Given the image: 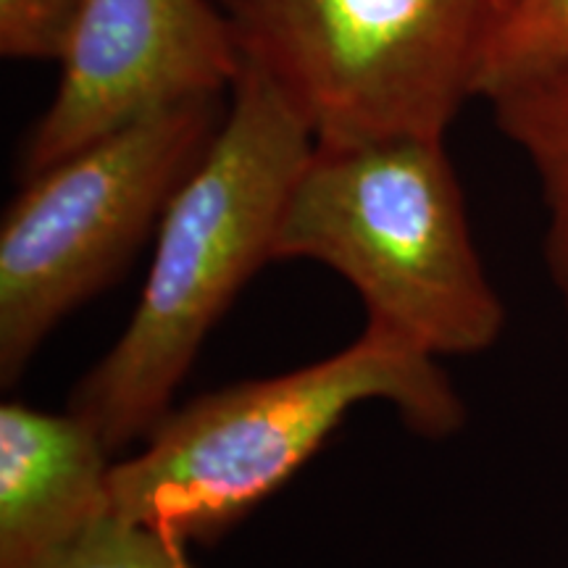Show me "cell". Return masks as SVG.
<instances>
[{"mask_svg":"<svg viewBox=\"0 0 568 568\" xmlns=\"http://www.w3.org/2000/svg\"><path fill=\"white\" fill-rule=\"evenodd\" d=\"M314 145L295 105L243 63L216 138L163 211L130 324L71 389L69 410L111 453L145 439L174 408L209 332L274 261L284 209Z\"/></svg>","mask_w":568,"mask_h":568,"instance_id":"cell-1","label":"cell"},{"mask_svg":"<svg viewBox=\"0 0 568 568\" xmlns=\"http://www.w3.org/2000/svg\"><path fill=\"white\" fill-rule=\"evenodd\" d=\"M82 0H0V53L13 61H59Z\"/></svg>","mask_w":568,"mask_h":568,"instance_id":"cell-11","label":"cell"},{"mask_svg":"<svg viewBox=\"0 0 568 568\" xmlns=\"http://www.w3.org/2000/svg\"><path fill=\"white\" fill-rule=\"evenodd\" d=\"M51 105L21 148V176L195 98L232 92L243 51L209 0H82Z\"/></svg>","mask_w":568,"mask_h":568,"instance_id":"cell-6","label":"cell"},{"mask_svg":"<svg viewBox=\"0 0 568 568\" xmlns=\"http://www.w3.org/2000/svg\"><path fill=\"white\" fill-rule=\"evenodd\" d=\"M190 545L169 531L109 514L48 568H193Z\"/></svg>","mask_w":568,"mask_h":568,"instance_id":"cell-10","label":"cell"},{"mask_svg":"<svg viewBox=\"0 0 568 568\" xmlns=\"http://www.w3.org/2000/svg\"><path fill=\"white\" fill-rule=\"evenodd\" d=\"M222 98L155 111L27 176L0 224V385L119 282L224 122Z\"/></svg>","mask_w":568,"mask_h":568,"instance_id":"cell-5","label":"cell"},{"mask_svg":"<svg viewBox=\"0 0 568 568\" xmlns=\"http://www.w3.org/2000/svg\"><path fill=\"white\" fill-rule=\"evenodd\" d=\"M274 261L332 268L358 293L366 324L432 358L485 353L506 326L439 138L314 145Z\"/></svg>","mask_w":568,"mask_h":568,"instance_id":"cell-3","label":"cell"},{"mask_svg":"<svg viewBox=\"0 0 568 568\" xmlns=\"http://www.w3.org/2000/svg\"><path fill=\"white\" fill-rule=\"evenodd\" d=\"M247 67L316 145L439 138L481 77L514 0H219Z\"/></svg>","mask_w":568,"mask_h":568,"instance_id":"cell-4","label":"cell"},{"mask_svg":"<svg viewBox=\"0 0 568 568\" xmlns=\"http://www.w3.org/2000/svg\"><path fill=\"white\" fill-rule=\"evenodd\" d=\"M368 403L393 406L426 439L466 424L464 397L437 358L366 324L329 358L211 389L169 410L140 453L111 466V514L187 545L219 542Z\"/></svg>","mask_w":568,"mask_h":568,"instance_id":"cell-2","label":"cell"},{"mask_svg":"<svg viewBox=\"0 0 568 568\" xmlns=\"http://www.w3.org/2000/svg\"><path fill=\"white\" fill-rule=\"evenodd\" d=\"M568 61V0H514L489 51L479 98Z\"/></svg>","mask_w":568,"mask_h":568,"instance_id":"cell-9","label":"cell"},{"mask_svg":"<svg viewBox=\"0 0 568 568\" xmlns=\"http://www.w3.org/2000/svg\"><path fill=\"white\" fill-rule=\"evenodd\" d=\"M109 456L69 408L0 406V568H48L111 514Z\"/></svg>","mask_w":568,"mask_h":568,"instance_id":"cell-7","label":"cell"},{"mask_svg":"<svg viewBox=\"0 0 568 568\" xmlns=\"http://www.w3.org/2000/svg\"><path fill=\"white\" fill-rule=\"evenodd\" d=\"M485 101L497 130L524 153L539 182L548 211L545 264L568 326V61L503 84Z\"/></svg>","mask_w":568,"mask_h":568,"instance_id":"cell-8","label":"cell"}]
</instances>
